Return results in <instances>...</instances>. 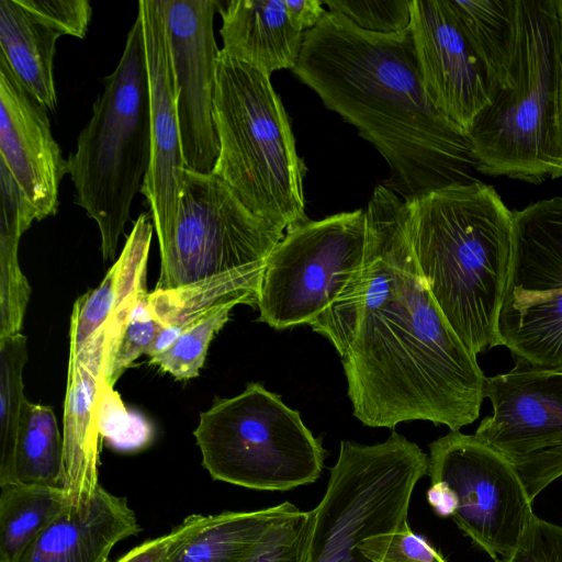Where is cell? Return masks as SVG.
<instances>
[{
    "label": "cell",
    "instance_id": "obj_26",
    "mask_svg": "<svg viewBox=\"0 0 562 562\" xmlns=\"http://www.w3.org/2000/svg\"><path fill=\"white\" fill-rule=\"evenodd\" d=\"M15 482L65 487L64 440L56 416L46 405L24 400L14 456Z\"/></svg>",
    "mask_w": 562,
    "mask_h": 562
},
{
    "label": "cell",
    "instance_id": "obj_12",
    "mask_svg": "<svg viewBox=\"0 0 562 562\" xmlns=\"http://www.w3.org/2000/svg\"><path fill=\"white\" fill-rule=\"evenodd\" d=\"M430 483L446 484L457 498L451 518L493 560L517 546L532 501L513 464L475 435L450 431L429 445Z\"/></svg>",
    "mask_w": 562,
    "mask_h": 562
},
{
    "label": "cell",
    "instance_id": "obj_2",
    "mask_svg": "<svg viewBox=\"0 0 562 562\" xmlns=\"http://www.w3.org/2000/svg\"><path fill=\"white\" fill-rule=\"evenodd\" d=\"M293 72L375 147L391 171L384 186L403 200L477 180L468 133L431 101L409 29L370 33L327 11Z\"/></svg>",
    "mask_w": 562,
    "mask_h": 562
},
{
    "label": "cell",
    "instance_id": "obj_24",
    "mask_svg": "<svg viewBox=\"0 0 562 562\" xmlns=\"http://www.w3.org/2000/svg\"><path fill=\"white\" fill-rule=\"evenodd\" d=\"M297 510L283 502L262 509L212 515L168 562H246L268 531Z\"/></svg>",
    "mask_w": 562,
    "mask_h": 562
},
{
    "label": "cell",
    "instance_id": "obj_10",
    "mask_svg": "<svg viewBox=\"0 0 562 562\" xmlns=\"http://www.w3.org/2000/svg\"><path fill=\"white\" fill-rule=\"evenodd\" d=\"M284 232L250 212L213 173L184 168L178 215L159 245L154 290H172L266 262Z\"/></svg>",
    "mask_w": 562,
    "mask_h": 562
},
{
    "label": "cell",
    "instance_id": "obj_21",
    "mask_svg": "<svg viewBox=\"0 0 562 562\" xmlns=\"http://www.w3.org/2000/svg\"><path fill=\"white\" fill-rule=\"evenodd\" d=\"M104 381L99 370L68 363L64 413L65 492L70 506L91 499L98 482Z\"/></svg>",
    "mask_w": 562,
    "mask_h": 562
},
{
    "label": "cell",
    "instance_id": "obj_32",
    "mask_svg": "<svg viewBox=\"0 0 562 562\" xmlns=\"http://www.w3.org/2000/svg\"><path fill=\"white\" fill-rule=\"evenodd\" d=\"M312 510H297L274 525L246 562H307Z\"/></svg>",
    "mask_w": 562,
    "mask_h": 562
},
{
    "label": "cell",
    "instance_id": "obj_8",
    "mask_svg": "<svg viewBox=\"0 0 562 562\" xmlns=\"http://www.w3.org/2000/svg\"><path fill=\"white\" fill-rule=\"evenodd\" d=\"M428 467L429 456L396 431L375 445L342 440L324 496L312 509L307 562L364 560L358 551L363 540L408 521L414 488Z\"/></svg>",
    "mask_w": 562,
    "mask_h": 562
},
{
    "label": "cell",
    "instance_id": "obj_19",
    "mask_svg": "<svg viewBox=\"0 0 562 562\" xmlns=\"http://www.w3.org/2000/svg\"><path fill=\"white\" fill-rule=\"evenodd\" d=\"M140 531L126 498L99 485L89 502L68 506L45 527L16 562H109L117 542Z\"/></svg>",
    "mask_w": 562,
    "mask_h": 562
},
{
    "label": "cell",
    "instance_id": "obj_11",
    "mask_svg": "<svg viewBox=\"0 0 562 562\" xmlns=\"http://www.w3.org/2000/svg\"><path fill=\"white\" fill-rule=\"evenodd\" d=\"M501 345L516 361L562 370V198L514 212L508 283L498 319Z\"/></svg>",
    "mask_w": 562,
    "mask_h": 562
},
{
    "label": "cell",
    "instance_id": "obj_33",
    "mask_svg": "<svg viewBox=\"0 0 562 562\" xmlns=\"http://www.w3.org/2000/svg\"><path fill=\"white\" fill-rule=\"evenodd\" d=\"M358 551L367 562H448L408 521L400 528L363 540Z\"/></svg>",
    "mask_w": 562,
    "mask_h": 562
},
{
    "label": "cell",
    "instance_id": "obj_1",
    "mask_svg": "<svg viewBox=\"0 0 562 562\" xmlns=\"http://www.w3.org/2000/svg\"><path fill=\"white\" fill-rule=\"evenodd\" d=\"M360 274L310 326L339 353L353 416L369 427L428 420L459 431L480 415L486 376L414 256L404 201L384 184L366 209Z\"/></svg>",
    "mask_w": 562,
    "mask_h": 562
},
{
    "label": "cell",
    "instance_id": "obj_20",
    "mask_svg": "<svg viewBox=\"0 0 562 562\" xmlns=\"http://www.w3.org/2000/svg\"><path fill=\"white\" fill-rule=\"evenodd\" d=\"M222 18L221 50L271 76L276 70H294L305 30L286 0L218 1Z\"/></svg>",
    "mask_w": 562,
    "mask_h": 562
},
{
    "label": "cell",
    "instance_id": "obj_5",
    "mask_svg": "<svg viewBox=\"0 0 562 562\" xmlns=\"http://www.w3.org/2000/svg\"><path fill=\"white\" fill-rule=\"evenodd\" d=\"M214 121L220 151L212 173L283 232L307 222L305 166L270 76L220 50Z\"/></svg>",
    "mask_w": 562,
    "mask_h": 562
},
{
    "label": "cell",
    "instance_id": "obj_37",
    "mask_svg": "<svg viewBox=\"0 0 562 562\" xmlns=\"http://www.w3.org/2000/svg\"><path fill=\"white\" fill-rule=\"evenodd\" d=\"M286 3L305 32L315 27L327 12L321 0H286Z\"/></svg>",
    "mask_w": 562,
    "mask_h": 562
},
{
    "label": "cell",
    "instance_id": "obj_39",
    "mask_svg": "<svg viewBox=\"0 0 562 562\" xmlns=\"http://www.w3.org/2000/svg\"><path fill=\"white\" fill-rule=\"evenodd\" d=\"M560 26H561V112H562V0H558Z\"/></svg>",
    "mask_w": 562,
    "mask_h": 562
},
{
    "label": "cell",
    "instance_id": "obj_4",
    "mask_svg": "<svg viewBox=\"0 0 562 562\" xmlns=\"http://www.w3.org/2000/svg\"><path fill=\"white\" fill-rule=\"evenodd\" d=\"M479 172L539 183L562 177L558 0H516L509 81L468 132Z\"/></svg>",
    "mask_w": 562,
    "mask_h": 562
},
{
    "label": "cell",
    "instance_id": "obj_29",
    "mask_svg": "<svg viewBox=\"0 0 562 562\" xmlns=\"http://www.w3.org/2000/svg\"><path fill=\"white\" fill-rule=\"evenodd\" d=\"M238 304L241 303L233 301L203 315L187 327L167 350L151 358L149 364L158 366L177 380L198 376L210 342L228 322L231 311Z\"/></svg>",
    "mask_w": 562,
    "mask_h": 562
},
{
    "label": "cell",
    "instance_id": "obj_7",
    "mask_svg": "<svg viewBox=\"0 0 562 562\" xmlns=\"http://www.w3.org/2000/svg\"><path fill=\"white\" fill-rule=\"evenodd\" d=\"M193 435L214 480L251 490L284 492L314 483L326 457L300 412L260 382L215 398Z\"/></svg>",
    "mask_w": 562,
    "mask_h": 562
},
{
    "label": "cell",
    "instance_id": "obj_28",
    "mask_svg": "<svg viewBox=\"0 0 562 562\" xmlns=\"http://www.w3.org/2000/svg\"><path fill=\"white\" fill-rule=\"evenodd\" d=\"M27 361L21 333L0 339V486L15 483L14 456L24 400L22 372Z\"/></svg>",
    "mask_w": 562,
    "mask_h": 562
},
{
    "label": "cell",
    "instance_id": "obj_3",
    "mask_svg": "<svg viewBox=\"0 0 562 562\" xmlns=\"http://www.w3.org/2000/svg\"><path fill=\"white\" fill-rule=\"evenodd\" d=\"M403 201L417 265L454 333L476 356L502 346L514 212L480 180Z\"/></svg>",
    "mask_w": 562,
    "mask_h": 562
},
{
    "label": "cell",
    "instance_id": "obj_31",
    "mask_svg": "<svg viewBox=\"0 0 562 562\" xmlns=\"http://www.w3.org/2000/svg\"><path fill=\"white\" fill-rule=\"evenodd\" d=\"M329 12L345 16L358 29L378 34H393L409 29L412 0H326Z\"/></svg>",
    "mask_w": 562,
    "mask_h": 562
},
{
    "label": "cell",
    "instance_id": "obj_27",
    "mask_svg": "<svg viewBox=\"0 0 562 562\" xmlns=\"http://www.w3.org/2000/svg\"><path fill=\"white\" fill-rule=\"evenodd\" d=\"M0 490V562H16L33 539L70 505L64 487L15 482Z\"/></svg>",
    "mask_w": 562,
    "mask_h": 562
},
{
    "label": "cell",
    "instance_id": "obj_18",
    "mask_svg": "<svg viewBox=\"0 0 562 562\" xmlns=\"http://www.w3.org/2000/svg\"><path fill=\"white\" fill-rule=\"evenodd\" d=\"M154 231L150 213H140L133 223L120 257L102 282L74 304L69 358L78 355L91 341H98L106 352L109 367L128 313L138 296L147 291L146 271Z\"/></svg>",
    "mask_w": 562,
    "mask_h": 562
},
{
    "label": "cell",
    "instance_id": "obj_6",
    "mask_svg": "<svg viewBox=\"0 0 562 562\" xmlns=\"http://www.w3.org/2000/svg\"><path fill=\"white\" fill-rule=\"evenodd\" d=\"M151 158L148 75L143 26L136 16L116 68L103 79L92 115L69 154L75 203L100 232L104 261L115 259Z\"/></svg>",
    "mask_w": 562,
    "mask_h": 562
},
{
    "label": "cell",
    "instance_id": "obj_25",
    "mask_svg": "<svg viewBox=\"0 0 562 562\" xmlns=\"http://www.w3.org/2000/svg\"><path fill=\"white\" fill-rule=\"evenodd\" d=\"M495 89L509 81L516 38V0H449Z\"/></svg>",
    "mask_w": 562,
    "mask_h": 562
},
{
    "label": "cell",
    "instance_id": "obj_22",
    "mask_svg": "<svg viewBox=\"0 0 562 562\" xmlns=\"http://www.w3.org/2000/svg\"><path fill=\"white\" fill-rule=\"evenodd\" d=\"M266 262L224 273L172 290H154L148 302L161 324L146 356L150 359L167 350L191 324L215 307L238 301L257 306Z\"/></svg>",
    "mask_w": 562,
    "mask_h": 562
},
{
    "label": "cell",
    "instance_id": "obj_34",
    "mask_svg": "<svg viewBox=\"0 0 562 562\" xmlns=\"http://www.w3.org/2000/svg\"><path fill=\"white\" fill-rule=\"evenodd\" d=\"M33 16L61 35L85 38L92 16L87 0H18Z\"/></svg>",
    "mask_w": 562,
    "mask_h": 562
},
{
    "label": "cell",
    "instance_id": "obj_13",
    "mask_svg": "<svg viewBox=\"0 0 562 562\" xmlns=\"http://www.w3.org/2000/svg\"><path fill=\"white\" fill-rule=\"evenodd\" d=\"M484 396L493 413L474 435L513 464L533 501L562 476V370L516 361L486 376Z\"/></svg>",
    "mask_w": 562,
    "mask_h": 562
},
{
    "label": "cell",
    "instance_id": "obj_15",
    "mask_svg": "<svg viewBox=\"0 0 562 562\" xmlns=\"http://www.w3.org/2000/svg\"><path fill=\"white\" fill-rule=\"evenodd\" d=\"M412 32L425 88L437 109L469 132L493 86L449 0H412Z\"/></svg>",
    "mask_w": 562,
    "mask_h": 562
},
{
    "label": "cell",
    "instance_id": "obj_17",
    "mask_svg": "<svg viewBox=\"0 0 562 562\" xmlns=\"http://www.w3.org/2000/svg\"><path fill=\"white\" fill-rule=\"evenodd\" d=\"M0 161L37 211L38 221L57 213L67 159L52 135L47 109L24 89L1 57Z\"/></svg>",
    "mask_w": 562,
    "mask_h": 562
},
{
    "label": "cell",
    "instance_id": "obj_14",
    "mask_svg": "<svg viewBox=\"0 0 562 562\" xmlns=\"http://www.w3.org/2000/svg\"><path fill=\"white\" fill-rule=\"evenodd\" d=\"M170 47L186 168L212 173L220 151L214 121L220 50L213 30L218 0H159Z\"/></svg>",
    "mask_w": 562,
    "mask_h": 562
},
{
    "label": "cell",
    "instance_id": "obj_38",
    "mask_svg": "<svg viewBox=\"0 0 562 562\" xmlns=\"http://www.w3.org/2000/svg\"><path fill=\"white\" fill-rule=\"evenodd\" d=\"M427 501L441 517H451L457 507L453 492L443 483H431L427 492Z\"/></svg>",
    "mask_w": 562,
    "mask_h": 562
},
{
    "label": "cell",
    "instance_id": "obj_35",
    "mask_svg": "<svg viewBox=\"0 0 562 562\" xmlns=\"http://www.w3.org/2000/svg\"><path fill=\"white\" fill-rule=\"evenodd\" d=\"M496 562H562V527L533 514L515 549Z\"/></svg>",
    "mask_w": 562,
    "mask_h": 562
},
{
    "label": "cell",
    "instance_id": "obj_16",
    "mask_svg": "<svg viewBox=\"0 0 562 562\" xmlns=\"http://www.w3.org/2000/svg\"><path fill=\"white\" fill-rule=\"evenodd\" d=\"M148 75L151 158L140 193L153 217L158 244L170 235L186 168L172 60L159 0L138 1Z\"/></svg>",
    "mask_w": 562,
    "mask_h": 562
},
{
    "label": "cell",
    "instance_id": "obj_36",
    "mask_svg": "<svg viewBox=\"0 0 562 562\" xmlns=\"http://www.w3.org/2000/svg\"><path fill=\"white\" fill-rule=\"evenodd\" d=\"M212 515L193 514L175 526L170 532L133 548L115 562H168L175 552L201 530Z\"/></svg>",
    "mask_w": 562,
    "mask_h": 562
},
{
    "label": "cell",
    "instance_id": "obj_9",
    "mask_svg": "<svg viewBox=\"0 0 562 562\" xmlns=\"http://www.w3.org/2000/svg\"><path fill=\"white\" fill-rule=\"evenodd\" d=\"M367 240L362 209L285 232L266 260L257 321L279 330L311 325L360 274Z\"/></svg>",
    "mask_w": 562,
    "mask_h": 562
},
{
    "label": "cell",
    "instance_id": "obj_23",
    "mask_svg": "<svg viewBox=\"0 0 562 562\" xmlns=\"http://www.w3.org/2000/svg\"><path fill=\"white\" fill-rule=\"evenodd\" d=\"M59 36L18 0L0 1V57L24 89L52 112L57 106L54 56Z\"/></svg>",
    "mask_w": 562,
    "mask_h": 562
},
{
    "label": "cell",
    "instance_id": "obj_30",
    "mask_svg": "<svg viewBox=\"0 0 562 562\" xmlns=\"http://www.w3.org/2000/svg\"><path fill=\"white\" fill-rule=\"evenodd\" d=\"M149 292L138 296L134 303L115 345L104 384L113 390L121 375L142 355H147L161 324L154 316L149 302Z\"/></svg>",
    "mask_w": 562,
    "mask_h": 562
}]
</instances>
